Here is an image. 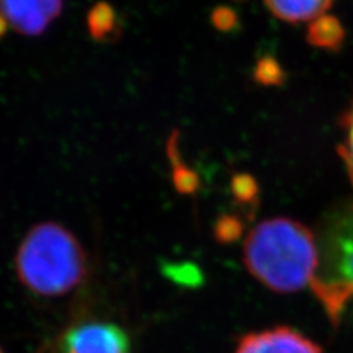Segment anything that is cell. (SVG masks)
<instances>
[{
  "label": "cell",
  "instance_id": "1",
  "mask_svg": "<svg viewBox=\"0 0 353 353\" xmlns=\"http://www.w3.org/2000/svg\"><path fill=\"white\" fill-rule=\"evenodd\" d=\"M248 271L275 293H294L318 277L315 236L299 221L272 218L253 228L245 241Z\"/></svg>",
  "mask_w": 353,
  "mask_h": 353
},
{
  "label": "cell",
  "instance_id": "13",
  "mask_svg": "<svg viewBox=\"0 0 353 353\" xmlns=\"http://www.w3.org/2000/svg\"><path fill=\"white\" fill-rule=\"evenodd\" d=\"M0 353H3V352H2V349H0Z\"/></svg>",
  "mask_w": 353,
  "mask_h": 353
},
{
  "label": "cell",
  "instance_id": "5",
  "mask_svg": "<svg viewBox=\"0 0 353 353\" xmlns=\"http://www.w3.org/2000/svg\"><path fill=\"white\" fill-rule=\"evenodd\" d=\"M62 10V0H0V27L21 36H40Z\"/></svg>",
  "mask_w": 353,
  "mask_h": 353
},
{
  "label": "cell",
  "instance_id": "12",
  "mask_svg": "<svg viewBox=\"0 0 353 353\" xmlns=\"http://www.w3.org/2000/svg\"><path fill=\"white\" fill-rule=\"evenodd\" d=\"M215 234L221 241H230L234 240L240 234V224L234 218L223 216L221 218L216 227H215Z\"/></svg>",
  "mask_w": 353,
  "mask_h": 353
},
{
  "label": "cell",
  "instance_id": "4",
  "mask_svg": "<svg viewBox=\"0 0 353 353\" xmlns=\"http://www.w3.org/2000/svg\"><path fill=\"white\" fill-rule=\"evenodd\" d=\"M59 353H131V343L125 330L119 325L90 321L65 331Z\"/></svg>",
  "mask_w": 353,
  "mask_h": 353
},
{
  "label": "cell",
  "instance_id": "7",
  "mask_svg": "<svg viewBox=\"0 0 353 353\" xmlns=\"http://www.w3.org/2000/svg\"><path fill=\"white\" fill-rule=\"evenodd\" d=\"M272 15L289 24L314 22L327 15L336 0H263Z\"/></svg>",
  "mask_w": 353,
  "mask_h": 353
},
{
  "label": "cell",
  "instance_id": "2",
  "mask_svg": "<svg viewBox=\"0 0 353 353\" xmlns=\"http://www.w3.org/2000/svg\"><path fill=\"white\" fill-rule=\"evenodd\" d=\"M15 271L28 292L41 297H59L85 281L88 256L68 228L57 223H41L21 241Z\"/></svg>",
  "mask_w": 353,
  "mask_h": 353
},
{
  "label": "cell",
  "instance_id": "3",
  "mask_svg": "<svg viewBox=\"0 0 353 353\" xmlns=\"http://www.w3.org/2000/svg\"><path fill=\"white\" fill-rule=\"evenodd\" d=\"M328 271L318 275L312 289L331 319H337L353 301V208L331 228L327 240Z\"/></svg>",
  "mask_w": 353,
  "mask_h": 353
},
{
  "label": "cell",
  "instance_id": "6",
  "mask_svg": "<svg viewBox=\"0 0 353 353\" xmlns=\"http://www.w3.org/2000/svg\"><path fill=\"white\" fill-rule=\"evenodd\" d=\"M236 353H323L321 347L289 327L250 333L243 337Z\"/></svg>",
  "mask_w": 353,
  "mask_h": 353
},
{
  "label": "cell",
  "instance_id": "11",
  "mask_svg": "<svg viewBox=\"0 0 353 353\" xmlns=\"http://www.w3.org/2000/svg\"><path fill=\"white\" fill-rule=\"evenodd\" d=\"M258 187L249 175H237L233 180V193L237 199L243 202H249L256 194Z\"/></svg>",
  "mask_w": 353,
  "mask_h": 353
},
{
  "label": "cell",
  "instance_id": "9",
  "mask_svg": "<svg viewBox=\"0 0 353 353\" xmlns=\"http://www.w3.org/2000/svg\"><path fill=\"white\" fill-rule=\"evenodd\" d=\"M341 128H343V140L339 146V154L353 184V102L341 119Z\"/></svg>",
  "mask_w": 353,
  "mask_h": 353
},
{
  "label": "cell",
  "instance_id": "10",
  "mask_svg": "<svg viewBox=\"0 0 353 353\" xmlns=\"http://www.w3.org/2000/svg\"><path fill=\"white\" fill-rule=\"evenodd\" d=\"M174 184L181 193H193L197 187V176L183 163L174 165Z\"/></svg>",
  "mask_w": 353,
  "mask_h": 353
},
{
  "label": "cell",
  "instance_id": "8",
  "mask_svg": "<svg viewBox=\"0 0 353 353\" xmlns=\"http://www.w3.org/2000/svg\"><path fill=\"white\" fill-rule=\"evenodd\" d=\"M343 39V30L340 22L333 18L324 15L321 18L311 22L309 28V40L318 48H337Z\"/></svg>",
  "mask_w": 353,
  "mask_h": 353
}]
</instances>
